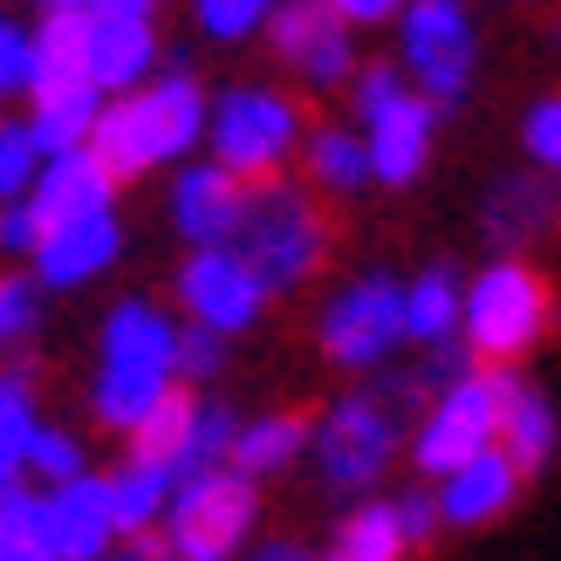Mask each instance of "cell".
<instances>
[{
    "instance_id": "obj_45",
    "label": "cell",
    "mask_w": 561,
    "mask_h": 561,
    "mask_svg": "<svg viewBox=\"0 0 561 561\" xmlns=\"http://www.w3.org/2000/svg\"><path fill=\"white\" fill-rule=\"evenodd\" d=\"M90 14H158V0H90Z\"/></svg>"
},
{
    "instance_id": "obj_35",
    "label": "cell",
    "mask_w": 561,
    "mask_h": 561,
    "mask_svg": "<svg viewBox=\"0 0 561 561\" xmlns=\"http://www.w3.org/2000/svg\"><path fill=\"white\" fill-rule=\"evenodd\" d=\"M227 356H233V343H227V335L179 322V343H172V377H179L185 390H206V383H219V377H227Z\"/></svg>"
},
{
    "instance_id": "obj_42",
    "label": "cell",
    "mask_w": 561,
    "mask_h": 561,
    "mask_svg": "<svg viewBox=\"0 0 561 561\" xmlns=\"http://www.w3.org/2000/svg\"><path fill=\"white\" fill-rule=\"evenodd\" d=\"M322 8L350 27V35H363V27H390L404 14V0H322Z\"/></svg>"
},
{
    "instance_id": "obj_25",
    "label": "cell",
    "mask_w": 561,
    "mask_h": 561,
    "mask_svg": "<svg viewBox=\"0 0 561 561\" xmlns=\"http://www.w3.org/2000/svg\"><path fill=\"white\" fill-rule=\"evenodd\" d=\"M459 295H466V280H459L453 261H432V267H417L411 280H398V301H404V350L459 343Z\"/></svg>"
},
{
    "instance_id": "obj_41",
    "label": "cell",
    "mask_w": 561,
    "mask_h": 561,
    "mask_svg": "<svg viewBox=\"0 0 561 561\" xmlns=\"http://www.w3.org/2000/svg\"><path fill=\"white\" fill-rule=\"evenodd\" d=\"M390 514H398V527H404L411 548H425L438 535V500H432V486H404L398 500H390Z\"/></svg>"
},
{
    "instance_id": "obj_27",
    "label": "cell",
    "mask_w": 561,
    "mask_h": 561,
    "mask_svg": "<svg viewBox=\"0 0 561 561\" xmlns=\"http://www.w3.org/2000/svg\"><path fill=\"white\" fill-rule=\"evenodd\" d=\"M192 411H199V390L172 383L164 398L137 417V425L124 432V459H145V466H164L179 480V459H185V438H192Z\"/></svg>"
},
{
    "instance_id": "obj_15",
    "label": "cell",
    "mask_w": 561,
    "mask_h": 561,
    "mask_svg": "<svg viewBox=\"0 0 561 561\" xmlns=\"http://www.w3.org/2000/svg\"><path fill=\"white\" fill-rule=\"evenodd\" d=\"M240 206H247V179H233L227 164H213V158L172 164V185H164V219H172V233L185 247H233Z\"/></svg>"
},
{
    "instance_id": "obj_9",
    "label": "cell",
    "mask_w": 561,
    "mask_h": 561,
    "mask_svg": "<svg viewBox=\"0 0 561 561\" xmlns=\"http://www.w3.org/2000/svg\"><path fill=\"white\" fill-rule=\"evenodd\" d=\"M500 390H507V370H480V363H472L459 383H445L417 404L411 432H404V453L417 466V480H445L459 459L486 453L500 438Z\"/></svg>"
},
{
    "instance_id": "obj_5",
    "label": "cell",
    "mask_w": 561,
    "mask_h": 561,
    "mask_svg": "<svg viewBox=\"0 0 561 561\" xmlns=\"http://www.w3.org/2000/svg\"><path fill=\"white\" fill-rule=\"evenodd\" d=\"M301 130H308V110L288 82H227V90H213L206 103V158L227 164L233 179L261 185V179H280L301 151Z\"/></svg>"
},
{
    "instance_id": "obj_3",
    "label": "cell",
    "mask_w": 561,
    "mask_h": 561,
    "mask_svg": "<svg viewBox=\"0 0 561 561\" xmlns=\"http://www.w3.org/2000/svg\"><path fill=\"white\" fill-rule=\"evenodd\" d=\"M554 335V280L527 254H493L459 295V343L480 370H520Z\"/></svg>"
},
{
    "instance_id": "obj_12",
    "label": "cell",
    "mask_w": 561,
    "mask_h": 561,
    "mask_svg": "<svg viewBox=\"0 0 561 561\" xmlns=\"http://www.w3.org/2000/svg\"><path fill=\"white\" fill-rule=\"evenodd\" d=\"M261 42L274 55V69L295 82V90L308 96H343V82L356 76V35L343 21H335L322 0H280V8L267 14Z\"/></svg>"
},
{
    "instance_id": "obj_44",
    "label": "cell",
    "mask_w": 561,
    "mask_h": 561,
    "mask_svg": "<svg viewBox=\"0 0 561 561\" xmlns=\"http://www.w3.org/2000/svg\"><path fill=\"white\" fill-rule=\"evenodd\" d=\"M103 561H172V548H164L158 535H124V541L110 548Z\"/></svg>"
},
{
    "instance_id": "obj_29",
    "label": "cell",
    "mask_w": 561,
    "mask_h": 561,
    "mask_svg": "<svg viewBox=\"0 0 561 561\" xmlns=\"http://www.w3.org/2000/svg\"><path fill=\"white\" fill-rule=\"evenodd\" d=\"M35 425H42V390L21 363H8L0 370V493L27 480V438H35Z\"/></svg>"
},
{
    "instance_id": "obj_28",
    "label": "cell",
    "mask_w": 561,
    "mask_h": 561,
    "mask_svg": "<svg viewBox=\"0 0 561 561\" xmlns=\"http://www.w3.org/2000/svg\"><path fill=\"white\" fill-rule=\"evenodd\" d=\"M172 486H179V480H172L164 466H145V459L110 466V472H103V493H110V520H117V541H124V535H158Z\"/></svg>"
},
{
    "instance_id": "obj_8",
    "label": "cell",
    "mask_w": 561,
    "mask_h": 561,
    "mask_svg": "<svg viewBox=\"0 0 561 561\" xmlns=\"http://www.w3.org/2000/svg\"><path fill=\"white\" fill-rule=\"evenodd\" d=\"M261 527V486L233 466L185 472L164 500L158 541L172 548V561H233Z\"/></svg>"
},
{
    "instance_id": "obj_23",
    "label": "cell",
    "mask_w": 561,
    "mask_h": 561,
    "mask_svg": "<svg viewBox=\"0 0 561 561\" xmlns=\"http://www.w3.org/2000/svg\"><path fill=\"white\" fill-rule=\"evenodd\" d=\"M308 425H316L308 411H254V417H240V432L227 445V466L247 472L254 486H267V480H280V472H295L308 459Z\"/></svg>"
},
{
    "instance_id": "obj_48",
    "label": "cell",
    "mask_w": 561,
    "mask_h": 561,
    "mask_svg": "<svg viewBox=\"0 0 561 561\" xmlns=\"http://www.w3.org/2000/svg\"><path fill=\"white\" fill-rule=\"evenodd\" d=\"M0 14H8V8H0Z\"/></svg>"
},
{
    "instance_id": "obj_32",
    "label": "cell",
    "mask_w": 561,
    "mask_h": 561,
    "mask_svg": "<svg viewBox=\"0 0 561 561\" xmlns=\"http://www.w3.org/2000/svg\"><path fill=\"white\" fill-rule=\"evenodd\" d=\"M76 472H90V438L62 417H42L35 438H27V486H62Z\"/></svg>"
},
{
    "instance_id": "obj_47",
    "label": "cell",
    "mask_w": 561,
    "mask_h": 561,
    "mask_svg": "<svg viewBox=\"0 0 561 561\" xmlns=\"http://www.w3.org/2000/svg\"><path fill=\"white\" fill-rule=\"evenodd\" d=\"M554 227H561V172H554Z\"/></svg>"
},
{
    "instance_id": "obj_33",
    "label": "cell",
    "mask_w": 561,
    "mask_h": 561,
    "mask_svg": "<svg viewBox=\"0 0 561 561\" xmlns=\"http://www.w3.org/2000/svg\"><path fill=\"white\" fill-rule=\"evenodd\" d=\"M0 561H55L48 527H42V486H8L0 493Z\"/></svg>"
},
{
    "instance_id": "obj_37",
    "label": "cell",
    "mask_w": 561,
    "mask_h": 561,
    "mask_svg": "<svg viewBox=\"0 0 561 561\" xmlns=\"http://www.w3.org/2000/svg\"><path fill=\"white\" fill-rule=\"evenodd\" d=\"M35 27L14 21V14H0V103H21L27 90H35Z\"/></svg>"
},
{
    "instance_id": "obj_46",
    "label": "cell",
    "mask_w": 561,
    "mask_h": 561,
    "mask_svg": "<svg viewBox=\"0 0 561 561\" xmlns=\"http://www.w3.org/2000/svg\"><path fill=\"white\" fill-rule=\"evenodd\" d=\"M42 8H82V14H90V0H42Z\"/></svg>"
},
{
    "instance_id": "obj_11",
    "label": "cell",
    "mask_w": 561,
    "mask_h": 561,
    "mask_svg": "<svg viewBox=\"0 0 561 561\" xmlns=\"http://www.w3.org/2000/svg\"><path fill=\"white\" fill-rule=\"evenodd\" d=\"M267 308H274L267 280L247 267L233 247H185V261L172 274V316L179 322L240 343V335H254L267 322Z\"/></svg>"
},
{
    "instance_id": "obj_4",
    "label": "cell",
    "mask_w": 561,
    "mask_h": 561,
    "mask_svg": "<svg viewBox=\"0 0 561 561\" xmlns=\"http://www.w3.org/2000/svg\"><path fill=\"white\" fill-rule=\"evenodd\" d=\"M233 254L267 280V295H295V288H308V280L329 267L335 227H329L316 192L280 172V179L247 185L240 227H233Z\"/></svg>"
},
{
    "instance_id": "obj_40",
    "label": "cell",
    "mask_w": 561,
    "mask_h": 561,
    "mask_svg": "<svg viewBox=\"0 0 561 561\" xmlns=\"http://www.w3.org/2000/svg\"><path fill=\"white\" fill-rule=\"evenodd\" d=\"M35 240H42L35 206H27V199H8V206H0V261H8V267H27Z\"/></svg>"
},
{
    "instance_id": "obj_17",
    "label": "cell",
    "mask_w": 561,
    "mask_h": 561,
    "mask_svg": "<svg viewBox=\"0 0 561 561\" xmlns=\"http://www.w3.org/2000/svg\"><path fill=\"white\" fill-rule=\"evenodd\" d=\"M42 527H48V548L55 561H103L117 548V520H110V493H103V472H76L62 486H42Z\"/></svg>"
},
{
    "instance_id": "obj_14",
    "label": "cell",
    "mask_w": 561,
    "mask_h": 561,
    "mask_svg": "<svg viewBox=\"0 0 561 561\" xmlns=\"http://www.w3.org/2000/svg\"><path fill=\"white\" fill-rule=\"evenodd\" d=\"M438 110L417 96V90H404L398 103H383L377 117H363L356 130H363V158H370V185H383V192H411L417 179L432 172V151H438Z\"/></svg>"
},
{
    "instance_id": "obj_38",
    "label": "cell",
    "mask_w": 561,
    "mask_h": 561,
    "mask_svg": "<svg viewBox=\"0 0 561 561\" xmlns=\"http://www.w3.org/2000/svg\"><path fill=\"white\" fill-rule=\"evenodd\" d=\"M520 158L535 164V172H561V90L527 103V117H520Z\"/></svg>"
},
{
    "instance_id": "obj_22",
    "label": "cell",
    "mask_w": 561,
    "mask_h": 561,
    "mask_svg": "<svg viewBox=\"0 0 561 561\" xmlns=\"http://www.w3.org/2000/svg\"><path fill=\"white\" fill-rule=\"evenodd\" d=\"M493 445L514 459L520 480H535V472L554 459V445H561V417L548 404V390L527 383L520 370H507V390H500V438Z\"/></svg>"
},
{
    "instance_id": "obj_16",
    "label": "cell",
    "mask_w": 561,
    "mask_h": 561,
    "mask_svg": "<svg viewBox=\"0 0 561 561\" xmlns=\"http://www.w3.org/2000/svg\"><path fill=\"white\" fill-rule=\"evenodd\" d=\"M158 62H164L158 14H90V42H82V76H90L103 96L137 90L145 76H158Z\"/></svg>"
},
{
    "instance_id": "obj_20",
    "label": "cell",
    "mask_w": 561,
    "mask_h": 561,
    "mask_svg": "<svg viewBox=\"0 0 561 561\" xmlns=\"http://www.w3.org/2000/svg\"><path fill=\"white\" fill-rule=\"evenodd\" d=\"M554 227V185L535 172V164H520V172H500L480 199V233L493 254H527L541 233Z\"/></svg>"
},
{
    "instance_id": "obj_39",
    "label": "cell",
    "mask_w": 561,
    "mask_h": 561,
    "mask_svg": "<svg viewBox=\"0 0 561 561\" xmlns=\"http://www.w3.org/2000/svg\"><path fill=\"white\" fill-rule=\"evenodd\" d=\"M404 90H411V82H404L398 62H356V76L343 82V96H350V124L377 117V110H383V103H398Z\"/></svg>"
},
{
    "instance_id": "obj_34",
    "label": "cell",
    "mask_w": 561,
    "mask_h": 561,
    "mask_svg": "<svg viewBox=\"0 0 561 561\" xmlns=\"http://www.w3.org/2000/svg\"><path fill=\"white\" fill-rule=\"evenodd\" d=\"M233 432H240V411L227 398H213V390H199V411H192V438H185L179 480H185V472H206V466H227Z\"/></svg>"
},
{
    "instance_id": "obj_18",
    "label": "cell",
    "mask_w": 561,
    "mask_h": 561,
    "mask_svg": "<svg viewBox=\"0 0 561 561\" xmlns=\"http://www.w3.org/2000/svg\"><path fill=\"white\" fill-rule=\"evenodd\" d=\"M520 472L514 459L500 453V445H486V453H472L459 459L445 480H432V500H438V527H493L500 514H514V500H520Z\"/></svg>"
},
{
    "instance_id": "obj_31",
    "label": "cell",
    "mask_w": 561,
    "mask_h": 561,
    "mask_svg": "<svg viewBox=\"0 0 561 561\" xmlns=\"http://www.w3.org/2000/svg\"><path fill=\"white\" fill-rule=\"evenodd\" d=\"M185 8H192V35L206 48H247L261 42V27L280 0H185Z\"/></svg>"
},
{
    "instance_id": "obj_36",
    "label": "cell",
    "mask_w": 561,
    "mask_h": 561,
    "mask_svg": "<svg viewBox=\"0 0 561 561\" xmlns=\"http://www.w3.org/2000/svg\"><path fill=\"white\" fill-rule=\"evenodd\" d=\"M42 158H48V151L35 145V130L0 110V206H8V199H27V185H35V172H42Z\"/></svg>"
},
{
    "instance_id": "obj_21",
    "label": "cell",
    "mask_w": 561,
    "mask_h": 561,
    "mask_svg": "<svg viewBox=\"0 0 561 561\" xmlns=\"http://www.w3.org/2000/svg\"><path fill=\"white\" fill-rule=\"evenodd\" d=\"M21 103H27L21 124L35 130L42 151H76V145H90V130H96L103 90H96L90 76H42Z\"/></svg>"
},
{
    "instance_id": "obj_1",
    "label": "cell",
    "mask_w": 561,
    "mask_h": 561,
    "mask_svg": "<svg viewBox=\"0 0 561 561\" xmlns=\"http://www.w3.org/2000/svg\"><path fill=\"white\" fill-rule=\"evenodd\" d=\"M206 103H213V90L199 82V69H192L185 55H172V62H158V76H145L137 90L103 96L90 151L103 158V172L117 185L172 172V164L199 158V145H206Z\"/></svg>"
},
{
    "instance_id": "obj_10",
    "label": "cell",
    "mask_w": 561,
    "mask_h": 561,
    "mask_svg": "<svg viewBox=\"0 0 561 561\" xmlns=\"http://www.w3.org/2000/svg\"><path fill=\"white\" fill-rule=\"evenodd\" d=\"M316 350L335 363L343 377H370L383 363H398L404 350V301H398V274H356L343 280L322 308H316Z\"/></svg>"
},
{
    "instance_id": "obj_19",
    "label": "cell",
    "mask_w": 561,
    "mask_h": 561,
    "mask_svg": "<svg viewBox=\"0 0 561 561\" xmlns=\"http://www.w3.org/2000/svg\"><path fill=\"white\" fill-rule=\"evenodd\" d=\"M117 192H124V185L103 172V158H96L90 145H76V151H48V158H42L35 185H27V206H35L42 233H48V227H62V219H82V213L117 206Z\"/></svg>"
},
{
    "instance_id": "obj_6",
    "label": "cell",
    "mask_w": 561,
    "mask_h": 561,
    "mask_svg": "<svg viewBox=\"0 0 561 561\" xmlns=\"http://www.w3.org/2000/svg\"><path fill=\"white\" fill-rule=\"evenodd\" d=\"M404 411L383 398L377 383H356L343 390L316 425H308V459H316V480L322 493L335 500H363V493H377L383 486V472L398 466L404 453Z\"/></svg>"
},
{
    "instance_id": "obj_7",
    "label": "cell",
    "mask_w": 561,
    "mask_h": 561,
    "mask_svg": "<svg viewBox=\"0 0 561 561\" xmlns=\"http://www.w3.org/2000/svg\"><path fill=\"white\" fill-rule=\"evenodd\" d=\"M398 55L390 62L404 69V82L425 96L438 117H459L472 96V76H480V27H472L466 0H404V14L390 21Z\"/></svg>"
},
{
    "instance_id": "obj_13",
    "label": "cell",
    "mask_w": 561,
    "mask_h": 561,
    "mask_svg": "<svg viewBox=\"0 0 561 561\" xmlns=\"http://www.w3.org/2000/svg\"><path fill=\"white\" fill-rule=\"evenodd\" d=\"M117 261H124V213L103 206V213L48 227L35 240V254H27V274H35L42 295H82V288H96L103 274H117Z\"/></svg>"
},
{
    "instance_id": "obj_2",
    "label": "cell",
    "mask_w": 561,
    "mask_h": 561,
    "mask_svg": "<svg viewBox=\"0 0 561 561\" xmlns=\"http://www.w3.org/2000/svg\"><path fill=\"white\" fill-rule=\"evenodd\" d=\"M172 343L179 316L158 295H117L96 322V370H90V417L124 438L164 390H172Z\"/></svg>"
},
{
    "instance_id": "obj_24",
    "label": "cell",
    "mask_w": 561,
    "mask_h": 561,
    "mask_svg": "<svg viewBox=\"0 0 561 561\" xmlns=\"http://www.w3.org/2000/svg\"><path fill=\"white\" fill-rule=\"evenodd\" d=\"M301 185L316 192V199H356V192H370V158H363V130L343 117V124H308L301 130Z\"/></svg>"
},
{
    "instance_id": "obj_43",
    "label": "cell",
    "mask_w": 561,
    "mask_h": 561,
    "mask_svg": "<svg viewBox=\"0 0 561 561\" xmlns=\"http://www.w3.org/2000/svg\"><path fill=\"white\" fill-rule=\"evenodd\" d=\"M233 561H322L308 541H288V535H274V541H247Z\"/></svg>"
},
{
    "instance_id": "obj_26",
    "label": "cell",
    "mask_w": 561,
    "mask_h": 561,
    "mask_svg": "<svg viewBox=\"0 0 561 561\" xmlns=\"http://www.w3.org/2000/svg\"><path fill=\"white\" fill-rule=\"evenodd\" d=\"M404 554H411V541H404L398 514H390V500H377V493L350 500L322 548V561H404Z\"/></svg>"
},
{
    "instance_id": "obj_30",
    "label": "cell",
    "mask_w": 561,
    "mask_h": 561,
    "mask_svg": "<svg viewBox=\"0 0 561 561\" xmlns=\"http://www.w3.org/2000/svg\"><path fill=\"white\" fill-rule=\"evenodd\" d=\"M42 308H48V295L35 288V274H27V267H0V370L21 363L27 343L42 335Z\"/></svg>"
}]
</instances>
